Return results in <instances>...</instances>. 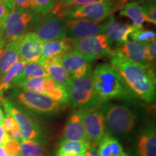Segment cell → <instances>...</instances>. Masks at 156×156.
I'll use <instances>...</instances> for the list:
<instances>
[{"instance_id": "47", "label": "cell", "mask_w": 156, "mask_h": 156, "mask_svg": "<svg viewBox=\"0 0 156 156\" xmlns=\"http://www.w3.org/2000/svg\"><path fill=\"white\" fill-rule=\"evenodd\" d=\"M2 50H3V48H2V50H0V54L2 53Z\"/></svg>"}, {"instance_id": "17", "label": "cell", "mask_w": 156, "mask_h": 156, "mask_svg": "<svg viewBox=\"0 0 156 156\" xmlns=\"http://www.w3.org/2000/svg\"><path fill=\"white\" fill-rule=\"evenodd\" d=\"M115 51L122 54L132 62L142 64H153L148 56L146 43H140L134 41H127L124 44L117 45Z\"/></svg>"}, {"instance_id": "46", "label": "cell", "mask_w": 156, "mask_h": 156, "mask_svg": "<svg viewBox=\"0 0 156 156\" xmlns=\"http://www.w3.org/2000/svg\"><path fill=\"white\" fill-rule=\"evenodd\" d=\"M78 156H86V155H85V153H83V154H81V155H80Z\"/></svg>"}, {"instance_id": "37", "label": "cell", "mask_w": 156, "mask_h": 156, "mask_svg": "<svg viewBox=\"0 0 156 156\" xmlns=\"http://www.w3.org/2000/svg\"><path fill=\"white\" fill-rule=\"evenodd\" d=\"M15 8L28 9H30L31 0H14Z\"/></svg>"}, {"instance_id": "35", "label": "cell", "mask_w": 156, "mask_h": 156, "mask_svg": "<svg viewBox=\"0 0 156 156\" xmlns=\"http://www.w3.org/2000/svg\"><path fill=\"white\" fill-rule=\"evenodd\" d=\"M146 46H147V51L150 61L152 63H153L155 62L156 59V42L153 41L146 43Z\"/></svg>"}, {"instance_id": "16", "label": "cell", "mask_w": 156, "mask_h": 156, "mask_svg": "<svg viewBox=\"0 0 156 156\" xmlns=\"http://www.w3.org/2000/svg\"><path fill=\"white\" fill-rule=\"evenodd\" d=\"M134 156H156V132L153 125H147L136 136Z\"/></svg>"}, {"instance_id": "12", "label": "cell", "mask_w": 156, "mask_h": 156, "mask_svg": "<svg viewBox=\"0 0 156 156\" xmlns=\"http://www.w3.org/2000/svg\"><path fill=\"white\" fill-rule=\"evenodd\" d=\"M34 30V34L43 42L67 37L65 20L51 12L41 17Z\"/></svg>"}, {"instance_id": "43", "label": "cell", "mask_w": 156, "mask_h": 156, "mask_svg": "<svg viewBox=\"0 0 156 156\" xmlns=\"http://www.w3.org/2000/svg\"><path fill=\"white\" fill-rule=\"evenodd\" d=\"M133 2L139 3L140 5H147V4H153L155 3L156 0H132Z\"/></svg>"}, {"instance_id": "18", "label": "cell", "mask_w": 156, "mask_h": 156, "mask_svg": "<svg viewBox=\"0 0 156 156\" xmlns=\"http://www.w3.org/2000/svg\"><path fill=\"white\" fill-rule=\"evenodd\" d=\"M109 17L108 22L106 23L104 34L108 37L111 44L113 45L114 43H116L117 45H119L129 41V37L136 26L119 23L112 15Z\"/></svg>"}, {"instance_id": "38", "label": "cell", "mask_w": 156, "mask_h": 156, "mask_svg": "<svg viewBox=\"0 0 156 156\" xmlns=\"http://www.w3.org/2000/svg\"><path fill=\"white\" fill-rule=\"evenodd\" d=\"M69 1H70V0H55L53 9H52L51 12L52 14L56 15L57 13H58L61 11V8L62 6H63L64 4L68 2Z\"/></svg>"}, {"instance_id": "34", "label": "cell", "mask_w": 156, "mask_h": 156, "mask_svg": "<svg viewBox=\"0 0 156 156\" xmlns=\"http://www.w3.org/2000/svg\"><path fill=\"white\" fill-rule=\"evenodd\" d=\"M95 1H97V0H70V1H69L66 4H64V5L62 6L61 8V11L60 12L63 11L64 9L78 7V6H83V5H87V4L91 3Z\"/></svg>"}, {"instance_id": "20", "label": "cell", "mask_w": 156, "mask_h": 156, "mask_svg": "<svg viewBox=\"0 0 156 156\" xmlns=\"http://www.w3.org/2000/svg\"><path fill=\"white\" fill-rule=\"evenodd\" d=\"M38 63L41 65L51 78L66 87L69 77L62 64V56H51L40 58Z\"/></svg>"}, {"instance_id": "22", "label": "cell", "mask_w": 156, "mask_h": 156, "mask_svg": "<svg viewBox=\"0 0 156 156\" xmlns=\"http://www.w3.org/2000/svg\"><path fill=\"white\" fill-rule=\"evenodd\" d=\"M74 49L71 38H64L44 42L41 58L51 56H62ZM40 60V59H39Z\"/></svg>"}, {"instance_id": "5", "label": "cell", "mask_w": 156, "mask_h": 156, "mask_svg": "<svg viewBox=\"0 0 156 156\" xmlns=\"http://www.w3.org/2000/svg\"><path fill=\"white\" fill-rule=\"evenodd\" d=\"M41 18V15L30 9L15 8L9 13L4 25V37L6 44L24 36L29 29L34 26Z\"/></svg>"}, {"instance_id": "8", "label": "cell", "mask_w": 156, "mask_h": 156, "mask_svg": "<svg viewBox=\"0 0 156 156\" xmlns=\"http://www.w3.org/2000/svg\"><path fill=\"white\" fill-rule=\"evenodd\" d=\"M92 71L78 79H69L66 89L69 98V103L78 109L94 108V88Z\"/></svg>"}, {"instance_id": "11", "label": "cell", "mask_w": 156, "mask_h": 156, "mask_svg": "<svg viewBox=\"0 0 156 156\" xmlns=\"http://www.w3.org/2000/svg\"><path fill=\"white\" fill-rule=\"evenodd\" d=\"M79 111L89 145L90 147H96L106 132L103 113L98 108H87Z\"/></svg>"}, {"instance_id": "3", "label": "cell", "mask_w": 156, "mask_h": 156, "mask_svg": "<svg viewBox=\"0 0 156 156\" xmlns=\"http://www.w3.org/2000/svg\"><path fill=\"white\" fill-rule=\"evenodd\" d=\"M100 108L104 116L105 129L111 135L126 138L135 132L140 114L131 105L107 102Z\"/></svg>"}, {"instance_id": "23", "label": "cell", "mask_w": 156, "mask_h": 156, "mask_svg": "<svg viewBox=\"0 0 156 156\" xmlns=\"http://www.w3.org/2000/svg\"><path fill=\"white\" fill-rule=\"evenodd\" d=\"M98 145L99 156H129L118 140L107 132H105Z\"/></svg>"}, {"instance_id": "30", "label": "cell", "mask_w": 156, "mask_h": 156, "mask_svg": "<svg viewBox=\"0 0 156 156\" xmlns=\"http://www.w3.org/2000/svg\"><path fill=\"white\" fill-rule=\"evenodd\" d=\"M132 41L140 43H150L155 41L156 34L152 30H146L141 27H136L130 34Z\"/></svg>"}, {"instance_id": "33", "label": "cell", "mask_w": 156, "mask_h": 156, "mask_svg": "<svg viewBox=\"0 0 156 156\" xmlns=\"http://www.w3.org/2000/svg\"><path fill=\"white\" fill-rule=\"evenodd\" d=\"M4 148L10 156H20V143L14 140H9Z\"/></svg>"}, {"instance_id": "27", "label": "cell", "mask_w": 156, "mask_h": 156, "mask_svg": "<svg viewBox=\"0 0 156 156\" xmlns=\"http://www.w3.org/2000/svg\"><path fill=\"white\" fill-rule=\"evenodd\" d=\"M27 62L20 60L12 67L5 75L0 77V98L5 91L12 87V82L19 74L21 73Z\"/></svg>"}, {"instance_id": "26", "label": "cell", "mask_w": 156, "mask_h": 156, "mask_svg": "<svg viewBox=\"0 0 156 156\" xmlns=\"http://www.w3.org/2000/svg\"><path fill=\"white\" fill-rule=\"evenodd\" d=\"M120 15L130 18L136 27L142 26L144 22L147 21L144 14L142 6L136 2H130L126 3L123 8L121 9Z\"/></svg>"}, {"instance_id": "39", "label": "cell", "mask_w": 156, "mask_h": 156, "mask_svg": "<svg viewBox=\"0 0 156 156\" xmlns=\"http://www.w3.org/2000/svg\"><path fill=\"white\" fill-rule=\"evenodd\" d=\"M9 137L5 130L4 129L2 126L0 125V145L5 146L9 141Z\"/></svg>"}, {"instance_id": "21", "label": "cell", "mask_w": 156, "mask_h": 156, "mask_svg": "<svg viewBox=\"0 0 156 156\" xmlns=\"http://www.w3.org/2000/svg\"><path fill=\"white\" fill-rule=\"evenodd\" d=\"M23 36L12 41L11 42L6 44L5 48H3L2 51L0 54V77L20 60L19 48L20 43Z\"/></svg>"}, {"instance_id": "1", "label": "cell", "mask_w": 156, "mask_h": 156, "mask_svg": "<svg viewBox=\"0 0 156 156\" xmlns=\"http://www.w3.org/2000/svg\"><path fill=\"white\" fill-rule=\"evenodd\" d=\"M108 57L111 65L136 97L147 103L155 101L156 77L153 64L132 62L113 49Z\"/></svg>"}, {"instance_id": "15", "label": "cell", "mask_w": 156, "mask_h": 156, "mask_svg": "<svg viewBox=\"0 0 156 156\" xmlns=\"http://www.w3.org/2000/svg\"><path fill=\"white\" fill-rule=\"evenodd\" d=\"M44 42L34 32L25 34L20 43L19 55L20 60L26 62H37L41 57Z\"/></svg>"}, {"instance_id": "4", "label": "cell", "mask_w": 156, "mask_h": 156, "mask_svg": "<svg viewBox=\"0 0 156 156\" xmlns=\"http://www.w3.org/2000/svg\"><path fill=\"white\" fill-rule=\"evenodd\" d=\"M127 0H97L83 6L64 9L56 15L62 20L86 18L101 22L122 9Z\"/></svg>"}, {"instance_id": "48", "label": "cell", "mask_w": 156, "mask_h": 156, "mask_svg": "<svg viewBox=\"0 0 156 156\" xmlns=\"http://www.w3.org/2000/svg\"><path fill=\"white\" fill-rule=\"evenodd\" d=\"M0 100H1V98H0Z\"/></svg>"}, {"instance_id": "13", "label": "cell", "mask_w": 156, "mask_h": 156, "mask_svg": "<svg viewBox=\"0 0 156 156\" xmlns=\"http://www.w3.org/2000/svg\"><path fill=\"white\" fill-rule=\"evenodd\" d=\"M65 25L67 36L71 38H83L104 34L106 23H101L90 19L77 18L65 20Z\"/></svg>"}, {"instance_id": "7", "label": "cell", "mask_w": 156, "mask_h": 156, "mask_svg": "<svg viewBox=\"0 0 156 156\" xmlns=\"http://www.w3.org/2000/svg\"><path fill=\"white\" fill-rule=\"evenodd\" d=\"M2 104L7 114L16 121L21 134L22 141L34 140L44 144V133L38 122L24 111L15 106L8 98L2 100Z\"/></svg>"}, {"instance_id": "19", "label": "cell", "mask_w": 156, "mask_h": 156, "mask_svg": "<svg viewBox=\"0 0 156 156\" xmlns=\"http://www.w3.org/2000/svg\"><path fill=\"white\" fill-rule=\"evenodd\" d=\"M70 140L85 142L88 143L80 111H75L71 114L64 128L62 141Z\"/></svg>"}, {"instance_id": "42", "label": "cell", "mask_w": 156, "mask_h": 156, "mask_svg": "<svg viewBox=\"0 0 156 156\" xmlns=\"http://www.w3.org/2000/svg\"><path fill=\"white\" fill-rule=\"evenodd\" d=\"M6 45L5 39L4 37V27H0V50H2Z\"/></svg>"}, {"instance_id": "31", "label": "cell", "mask_w": 156, "mask_h": 156, "mask_svg": "<svg viewBox=\"0 0 156 156\" xmlns=\"http://www.w3.org/2000/svg\"><path fill=\"white\" fill-rule=\"evenodd\" d=\"M55 0H31L30 9L39 15H46L53 9Z\"/></svg>"}, {"instance_id": "45", "label": "cell", "mask_w": 156, "mask_h": 156, "mask_svg": "<svg viewBox=\"0 0 156 156\" xmlns=\"http://www.w3.org/2000/svg\"><path fill=\"white\" fill-rule=\"evenodd\" d=\"M0 156H10L6 152L3 146L0 145Z\"/></svg>"}, {"instance_id": "40", "label": "cell", "mask_w": 156, "mask_h": 156, "mask_svg": "<svg viewBox=\"0 0 156 156\" xmlns=\"http://www.w3.org/2000/svg\"><path fill=\"white\" fill-rule=\"evenodd\" d=\"M0 4H2L7 7L9 13L14 11L15 9V5L14 0H0Z\"/></svg>"}, {"instance_id": "24", "label": "cell", "mask_w": 156, "mask_h": 156, "mask_svg": "<svg viewBox=\"0 0 156 156\" xmlns=\"http://www.w3.org/2000/svg\"><path fill=\"white\" fill-rule=\"evenodd\" d=\"M49 75L44 68L37 62H27L23 71L15 78L12 87H20L29 80L36 77H48Z\"/></svg>"}, {"instance_id": "14", "label": "cell", "mask_w": 156, "mask_h": 156, "mask_svg": "<svg viewBox=\"0 0 156 156\" xmlns=\"http://www.w3.org/2000/svg\"><path fill=\"white\" fill-rule=\"evenodd\" d=\"M75 50L67 52L62 56V64L69 79H78L92 70V62Z\"/></svg>"}, {"instance_id": "6", "label": "cell", "mask_w": 156, "mask_h": 156, "mask_svg": "<svg viewBox=\"0 0 156 156\" xmlns=\"http://www.w3.org/2000/svg\"><path fill=\"white\" fill-rule=\"evenodd\" d=\"M12 98L14 99L20 106L38 114H56L63 106V104L56 102L44 94L24 90H15L12 95Z\"/></svg>"}, {"instance_id": "9", "label": "cell", "mask_w": 156, "mask_h": 156, "mask_svg": "<svg viewBox=\"0 0 156 156\" xmlns=\"http://www.w3.org/2000/svg\"><path fill=\"white\" fill-rule=\"evenodd\" d=\"M19 87L24 90L44 94L61 104L67 105L69 103V94L66 87L56 83L50 77L29 80Z\"/></svg>"}, {"instance_id": "32", "label": "cell", "mask_w": 156, "mask_h": 156, "mask_svg": "<svg viewBox=\"0 0 156 156\" xmlns=\"http://www.w3.org/2000/svg\"><path fill=\"white\" fill-rule=\"evenodd\" d=\"M144 14H145L147 22L156 24V5L155 3L142 5Z\"/></svg>"}, {"instance_id": "44", "label": "cell", "mask_w": 156, "mask_h": 156, "mask_svg": "<svg viewBox=\"0 0 156 156\" xmlns=\"http://www.w3.org/2000/svg\"><path fill=\"white\" fill-rule=\"evenodd\" d=\"M5 115L4 114L2 108L1 107V105H0V125H2L4 119H5Z\"/></svg>"}, {"instance_id": "41", "label": "cell", "mask_w": 156, "mask_h": 156, "mask_svg": "<svg viewBox=\"0 0 156 156\" xmlns=\"http://www.w3.org/2000/svg\"><path fill=\"white\" fill-rule=\"evenodd\" d=\"M85 153L86 156H99L97 148L95 147H90Z\"/></svg>"}, {"instance_id": "28", "label": "cell", "mask_w": 156, "mask_h": 156, "mask_svg": "<svg viewBox=\"0 0 156 156\" xmlns=\"http://www.w3.org/2000/svg\"><path fill=\"white\" fill-rule=\"evenodd\" d=\"M20 156H46L44 144L34 140H25L20 143Z\"/></svg>"}, {"instance_id": "2", "label": "cell", "mask_w": 156, "mask_h": 156, "mask_svg": "<svg viewBox=\"0 0 156 156\" xmlns=\"http://www.w3.org/2000/svg\"><path fill=\"white\" fill-rule=\"evenodd\" d=\"M94 88V108H100L112 100L132 101L137 98L123 78L108 63L98 64L92 71Z\"/></svg>"}, {"instance_id": "25", "label": "cell", "mask_w": 156, "mask_h": 156, "mask_svg": "<svg viewBox=\"0 0 156 156\" xmlns=\"http://www.w3.org/2000/svg\"><path fill=\"white\" fill-rule=\"evenodd\" d=\"M90 147L87 142L81 141H62L56 152V156H78L85 153Z\"/></svg>"}, {"instance_id": "10", "label": "cell", "mask_w": 156, "mask_h": 156, "mask_svg": "<svg viewBox=\"0 0 156 156\" xmlns=\"http://www.w3.org/2000/svg\"><path fill=\"white\" fill-rule=\"evenodd\" d=\"M74 49L89 59L93 60L98 57L108 56L112 51L110 41L105 34L83 38H72Z\"/></svg>"}, {"instance_id": "36", "label": "cell", "mask_w": 156, "mask_h": 156, "mask_svg": "<svg viewBox=\"0 0 156 156\" xmlns=\"http://www.w3.org/2000/svg\"><path fill=\"white\" fill-rule=\"evenodd\" d=\"M9 15V12L7 7L2 4H0V27H4Z\"/></svg>"}, {"instance_id": "29", "label": "cell", "mask_w": 156, "mask_h": 156, "mask_svg": "<svg viewBox=\"0 0 156 156\" xmlns=\"http://www.w3.org/2000/svg\"><path fill=\"white\" fill-rule=\"evenodd\" d=\"M2 126L8 134L9 140H14V141L17 142H20L22 141L20 130L18 124L11 116L7 114V116H5V119L2 124Z\"/></svg>"}]
</instances>
